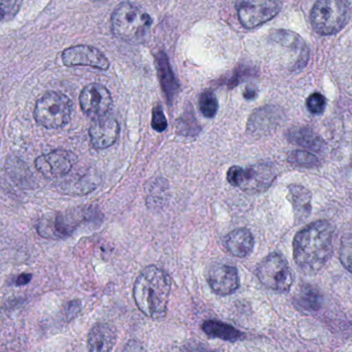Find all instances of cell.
I'll return each mask as SVG.
<instances>
[{"label":"cell","mask_w":352,"mask_h":352,"mask_svg":"<svg viewBox=\"0 0 352 352\" xmlns=\"http://www.w3.org/2000/svg\"><path fill=\"white\" fill-rule=\"evenodd\" d=\"M256 94L257 91L255 88L247 87L246 89H245V92L243 96H244V98H246V100H251L256 96Z\"/></svg>","instance_id":"obj_32"},{"label":"cell","mask_w":352,"mask_h":352,"mask_svg":"<svg viewBox=\"0 0 352 352\" xmlns=\"http://www.w3.org/2000/svg\"><path fill=\"white\" fill-rule=\"evenodd\" d=\"M294 304L302 312H315L321 308L322 294L310 284L300 286L294 298Z\"/></svg>","instance_id":"obj_19"},{"label":"cell","mask_w":352,"mask_h":352,"mask_svg":"<svg viewBox=\"0 0 352 352\" xmlns=\"http://www.w3.org/2000/svg\"><path fill=\"white\" fill-rule=\"evenodd\" d=\"M199 111L206 118H213L217 114L219 104L213 92L205 91L199 96Z\"/></svg>","instance_id":"obj_24"},{"label":"cell","mask_w":352,"mask_h":352,"mask_svg":"<svg viewBox=\"0 0 352 352\" xmlns=\"http://www.w3.org/2000/svg\"><path fill=\"white\" fill-rule=\"evenodd\" d=\"M170 278L164 270L150 265L135 280L133 298L138 308L152 319L164 318L168 311Z\"/></svg>","instance_id":"obj_2"},{"label":"cell","mask_w":352,"mask_h":352,"mask_svg":"<svg viewBox=\"0 0 352 352\" xmlns=\"http://www.w3.org/2000/svg\"><path fill=\"white\" fill-rule=\"evenodd\" d=\"M288 162L290 164H296L298 166H304V168H314L319 164L318 158L313 154L302 150H294L290 152L288 155Z\"/></svg>","instance_id":"obj_25"},{"label":"cell","mask_w":352,"mask_h":352,"mask_svg":"<svg viewBox=\"0 0 352 352\" xmlns=\"http://www.w3.org/2000/svg\"><path fill=\"white\" fill-rule=\"evenodd\" d=\"M79 100L82 111L94 120L108 116L113 106L112 96L109 90L96 83L86 86L80 94Z\"/></svg>","instance_id":"obj_10"},{"label":"cell","mask_w":352,"mask_h":352,"mask_svg":"<svg viewBox=\"0 0 352 352\" xmlns=\"http://www.w3.org/2000/svg\"><path fill=\"white\" fill-rule=\"evenodd\" d=\"M152 127L158 133H162L168 127V121L160 106H156L152 111Z\"/></svg>","instance_id":"obj_28"},{"label":"cell","mask_w":352,"mask_h":352,"mask_svg":"<svg viewBox=\"0 0 352 352\" xmlns=\"http://www.w3.org/2000/svg\"><path fill=\"white\" fill-rule=\"evenodd\" d=\"M119 127L116 119L110 116L94 121L89 129V137L91 145L96 149H107L116 143L118 139Z\"/></svg>","instance_id":"obj_14"},{"label":"cell","mask_w":352,"mask_h":352,"mask_svg":"<svg viewBox=\"0 0 352 352\" xmlns=\"http://www.w3.org/2000/svg\"><path fill=\"white\" fill-rule=\"evenodd\" d=\"M152 18L139 6L123 3L112 14V32L123 42L137 44L143 42L151 28Z\"/></svg>","instance_id":"obj_3"},{"label":"cell","mask_w":352,"mask_h":352,"mask_svg":"<svg viewBox=\"0 0 352 352\" xmlns=\"http://www.w3.org/2000/svg\"><path fill=\"white\" fill-rule=\"evenodd\" d=\"M117 341V331L109 323H98L88 333L87 347L89 352H111Z\"/></svg>","instance_id":"obj_16"},{"label":"cell","mask_w":352,"mask_h":352,"mask_svg":"<svg viewBox=\"0 0 352 352\" xmlns=\"http://www.w3.org/2000/svg\"><path fill=\"white\" fill-rule=\"evenodd\" d=\"M287 138L292 143L313 151H323L327 147V144L324 143L322 138L319 137L317 133L307 127L292 129L288 133Z\"/></svg>","instance_id":"obj_20"},{"label":"cell","mask_w":352,"mask_h":352,"mask_svg":"<svg viewBox=\"0 0 352 352\" xmlns=\"http://www.w3.org/2000/svg\"><path fill=\"white\" fill-rule=\"evenodd\" d=\"M224 247L230 254L243 258L250 254L252 251L254 247V239L250 230L247 228H238L232 230L226 236Z\"/></svg>","instance_id":"obj_17"},{"label":"cell","mask_w":352,"mask_h":352,"mask_svg":"<svg viewBox=\"0 0 352 352\" xmlns=\"http://www.w3.org/2000/svg\"><path fill=\"white\" fill-rule=\"evenodd\" d=\"M77 162V156L67 150H55L36 158V168L46 178H58L69 174Z\"/></svg>","instance_id":"obj_11"},{"label":"cell","mask_w":352,"mask_h":352,"mask_svg":"<svg viewBox=\"0 0 352 352\" xmlns=\"http://www.w3.org/2000/svg\"><path fill=\"white\" fill-rule=\"evenodd\" d=\"M256 275L259 281L275 292H288L294 283L289 265L279 253H272L257 265Z\"/></svg>","instance_id":"obj_8"},{"label":"cell","mask_w":352,"mask_h":352,"mask_svg":"<svg viewBox=\"0 0 352 352\" xmlns=\"http://www.w3.org/2000/svg\"><path fill=\"white\" fill-rule=\"evenodd\" d=\"M350 3L342 0H320L313 6L311 23L315 32L322 36H331L343 30L349 21Z\"/></svg>","instance_id":"obj_5"},{"label":"cell","mask_w":352,"mask_h":352,"mask_svg":"<svg viewBox=\"0 0 352 352\" xmlns=\"http://www.w3.org/2000/svg\"><path fill=\"white\" fill-rule=\"evenodd\" d=\"M156 65H157L158 77L162 90L168 98V104L174 100L179 90V82L173 73L168 56L166 53L160 52L156 55Z\"/></svg>","instance_id":"obj_18"},{"label":"cell","mask_w":352,"mask_h":352,"mask_svg":"<svg viewBox=\"0 0 352 352\" xmlns=\"http://www.w3.org/2000/svg\"><path fill=\"white\" fill-rule=\"evenodd\" d=\"M276 177L277 172L275 168L265 162H261L246 168L232 166L228 172V183L250 195H256L267 190Z\"/></svg>","instance_id":"obj_7"},{"label":"cell","mask_w":352,"mask_h":352,"mask_svg":"<svg viewBox=\"0 0 352 352\" xmlns=\"http://www.w3.org/2000/svg\"><path fill=\"white\" fill-rule=\"evenodd\" d=\"M73 102L61 92L50 91L38 98L34 111L38 124L48 129H58L71 119Z\"/></svg>","instance_id":"obj_6"},{"label":"cell","mask_w":352,"mask_h":352,"mask_svg":"<svg viewBox=\"0 0 352 352\" xmlns=\"http://www.w3.org/2000/svg\"><path fill=\"white\" fill-rule=\"evenodd\" d=\"M340 258L346 270L350 271L351 270V241L350 236L343 241L341 247V253H340Z\"/></svg>","instance_id":"obj_29"},{"label":"cell","mask_w":352,"mask_h":352,"mask_svg":"<svg viewBox=\"0 0 352 352\" xmlns=\"http://www.w3.org/2000/svg\"><path fill=\"white\" fill-rule=\"evenodd\" d=\"M333 226L318 220L300 230L294 236V258L305 274H316L327 265L333 252Z\"/></svg>","instance_id":"obj_1"},{"label":"cell","mask_w":352,"mask_h":352,"mask_svg":"<svg viewBox=\"0 0 352 352\" xmlns=\"http://www.w3.org/2000/svg\"><path fill=\"white\" fill-rule=\"evenodd\" d=\"M96 187V182L94 180V176L91 174L72 178L69 181L65 180L63 183V189L67 190V193H72V195H85L94 190Z\"/></svg>","instance_id":"obj_23"},{"label":"cell","mask_w":352,"mask_h":352,"mask_svg":"<svg viewBox=\"0 0 352 352\" xmlns=\"http://www.w3.org/2000/svg\"><path fill=\"white\" fill-rule=\"evenodd\" d=\"M100 222V214L92 207H81L61 213L45 216L38 221L36 230L41 236L52 240L72 236L82 224Z\"/></svg>","instance_id":"obj_4"},{"label":"cell","mask_w":352,"mask_h":352,"mask_svg":"<svg viewBox=\"0 0 352 352\" xmlns=\"http://www.w3.org/2000/svg\"><path fill=\"white\" fill-rule=\"evenodd\" d=\"M203 331L209 337L217 338L223 341L236 342L244 338V333L234 329L232 325L216 320H207L201 325Z\"/></svg>","instance_id":"obj_21"},{"label":"cell","mask_w":352,"mask_h":352,"mask_svg":"<svg viewBox=\"0 0 352 352\" xmlns=\"http://www.w3.org/2000/svg\"><path fill=\"white\" fill-rule=\"evenodd\" d=\"M306 104L309 112L314 115H319L325 110L327 100H325L322 94H318V92H314V94H311V96L307 98Z\"/></svg>","instance_id":"obj_27"},{"label":"cell","mask_w":352,"mask_h":352,"mask_svg":"<svg viewBox=\"0 0 352 352\" xmlns=\"http://www.w3.org/2000/svg\"><path fill=\"white\" fill-rule=\"evenodd\" d=\"M207 280L211 289L219 296L232 294L240 285L238 270L223 263L212 265L208 272Z\"/></svg>","instance_id":"obj_13"},{"label":"cell","mask_w":352,"mask_h":352,"mask_svg":"<svg viewBox=\"0 0 352 352\" xmlns=\"http://www.w3.org/2000/svg\"><path fill=\"white\" fill-rule=\"evenodd\" d=\"M270 40L292 53L296 59V67H305L308 61L309 50L300 36L289 30H274L270 34Z\"/></svg>","instance_id":"obj_15"},{"label":"cell","mask_w":352,"mask_h":352,"mask_svg":"<svg viewBox=\"0 0 352 352\" xmlns=\"http://www.w3.org/2000/svg\"><path fill=\"white\" fill-rule=\"evenodd\" d=\"M289 197L296 217L305 219L311 212V193L300 185H290Z\"/></svg>","instance_id":"obj_22"},{"label":"cell","mask_w":352,"mask_h":352,"mask_svg":"<svg viewBox=\"0 0 352 352\" xmlns=\"http://www.w3.org/2000/svg\"><path fill=\"white\" fill-rule=\"evenodd\" d=\"M122 352H146L145 348H144L143 344L141 342L135 341V340H131L125 346L124 349Z\"/></svg>","instance_id":"obj_30"},{"label":"cell","mask_w":352,"mask_h":352,"mask_svg":"<svg viewBox=\"0 0 352 352\" xmlns=\"http://www.w3.org/2000/svg\"><path fill=\"white\" fill-rule=\"evenodd\" d=\"M21 6L22 1L20 0H0V23L13 19Z\"/></svg>","instance_id":"obj_26"},{"label":"cell","mask_w":352,"mask_h":352,"mask_svg":"<svg viewBox=\"0 0 352 352\" xmlns=\"http://www.w3.org/2000/svg\"><path fill=\"white\" fill-rule=\"evenodd\" d=\"M63 61L65 65L69 67L83 65L106 71L110 67V61L104 53L96 47L86 45L71 47L63 51Z\"/></svg>","instance_id":"obj_12"},{"label":"cell","mask_w":352,"mask_h":352,"mask_svg":"<svg viewBox=\"0 0 352 352\" xmlns=\"http://www.w3.org/2000/svg\"><path fill=\"white\" fill-rule=\"evenodd\" d=\"M281 9L282 3L278 1H242L236 5L239 20L248 30L258 28L273 19Z\"/></svg>","instance_id":"obj_9"},{"label":"cell","mask_w":352,"mask_h":352,"mask_svg":"<svg viewBox=\"0 0 352 352\" xmlns=\"http://www.w3.org/2000/svg\"><path fill=\"white\" fill-rule=\"evenodd\" d=\"M32 278V276L30 275V274H22V275H20L18 279L16 280V285H26V284L30 283Z\"/></svg>","instance_id":"obj_31"}]
</instances>
